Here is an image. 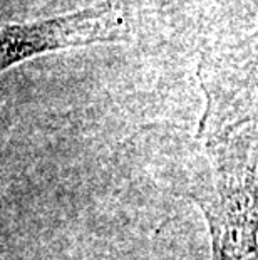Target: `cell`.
<instances>
[{
	"label": "cell",
	"instance_id": "cell-3",
	"mask_svg": "<svg viewBox=\"0 0 258 260\" xmlns=\"http://www.w3.org/2000/svg\"><path fill=\"white\" fill-rule=\"evenodd\" d=\"M129 22L128 0H102L60 17L4 25L0 71L46 52L124 41L129 34Z\"/></svg>",
	"mask_w": 258,
	"mask_h": 260
},
{
	"label": "cell",
	"instance_id": "cell-1",
	"mask_svg": "<svg viewBox=\"0 0 258 260\" xmlns=\"http://www.w3.org/2000/svg\"><path fill=\"white\" fill-rule=\"evenodd\" d=\"M190 197L205 215L211 260H258V129L206 145Z\"/></svg>",
	"mask_w": 258,
	"mask_h": 260
},
{
	"label": "cell",
	"instance_id": "cell-2",
	"mask_svg": "<svg viewBox=\"0 0 258 260\" xmlns=\"http://www.w3.org/2000/svg\"><path fill=\"white\" fill-rule=\"evenodd\" d=\"M196 77L205 96L198 140L210 145L243 128L258 129V29L206 51Z\"/></svg>",
	"mask_w": 258,
	"mask_h": 260
}]
</instances>
